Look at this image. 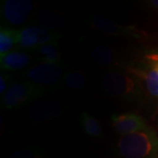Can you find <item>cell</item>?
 Returning a JSON list of instances; mask_svg holds the SVG:
<instances>
[{"instance_id": "1", "label": "cell", "mask_w": 158, "mask_h": 158, "mask_svg": "<svg viewBox=\"0 0 158 158\" xmlns=\"http://www.w3.org/2000/svg\"><path fill=\"white\" fill-rule=\"evenodd\" d=\"M123 158H155L158 155V134L148 127L133 134L121 135L117 144Z\"/></svg>"}, {"instance_id": "2", "label": "cell", "mask_w": 158, "mask_h": 158, "mask_svg": "<svg viewBox=\"0 0 158 158\" xmlns=\"http://www.w3.org/2000/svg\"><path fill=\"white\" fill-rule=\"evenodd\" d=\"M101 85L107 94L119 99L138 100L143 95L141 81L128 73L106 71L101 77Z\"/></svg>"}, {"instance_id": "3", "label": "cell", "mask_w": 158, "mask_h": 158, "mask_svg": "<svg viewBox=\"0 0 158 158\" xmlns=\"http://www.w3.org/2000/svg\"><path fill=\"white\" fill-rule=\"evenodd\" d=\"M48 93V89L28 81L11 84L2 96L1 106L4 109H14L27 106Z\"/></svg>"}, {"instance_id": "4", "label": "cell", "mask_w": 158, "mask_h": 158, "mask_svg": "<svg viewBox=\"0 0 158 158\" xmlns=\"http://www.w3.org/2000/svg\"><path fill=\"white\" fill-rule=\"evenodd\" d=\"M62 34L43 27L28 26L18 30V47L25 50H36L47 44L58 43Z\"/></svg>"}, {"instance_id": "5", "label": "cell", "mask_w": 158, "mask_h": 158, "mask_svg": "<svg viewBox=\"0 0 158 158\" xmlns=\"http://www.w3.org/2000/svg\"><path fill=\"white\" fill-rule=\"evenodd\" d=\"M27 81L46 89L56 86L63 79V69L60 63L39 62L26 70Z\"/></svg>"}, {"instance_id": "6", "label": "cell", "mask_w": 158, "mask_h": 158, "mask_svg": "<svg viewBox=\"0 0 158 158\" xmlns=\"http://www.w3.org/2000/svg\"><path fill=\"white\" fill-rule=\"evenodd\" d=\"M32 0H4L1 3V19L5 27H18L27 21L34 10Z\"/></svg>"}, {"instance_id": "7", "label": "cell", "mask_w": 158, "mask_h": 158, "mask_svg": "<svg viewBox=\"0 0 158 158\" xmlns=\"http://www.w3.org/2000/svg\"><path fill=\"white\" fill-rule=\"evenodd\" d=\"M88 25L91 28L110 36L141 37L143 32L133 25H122L108 18L90 15L87 18Z\"/></svg>"}, {"instance_id": "8", "label": "cell", "mask_w": 158, "mask_h": 158, "mask_svg": "<svg viewBox=\"0 0 158 158\" xmlns=\"http://www.w3.org/2000/svg\"><path fill=\"white\" fill-rule=\"evenodd\" d=\"M111 121L113 129L120 136L146 129L148 127L141 115L134 113H113Z\"/></svg>"}, {"instance_id": "9", "label": "cell", "mask_w": 158, "mask_h": 158, "mask_svg": "<svg viewBox=\"0 0 158 158\" xmlns=\"http://www.w3.org/2000/svg\"><path fill=\"white\" fill-rule=\"evenodd\" d=\"M127 70V73L142 82L150 96L158 98V61L148 62L145 69L129 67Z\"/></svg>"}, {"instance_id": "10", "label": "cell", "mask_w": 158, "mask_h": 158, "mask_svg": "<svg viewBox=\"0 0 158 158\" xmlns=\"http://www.w3.org/2000/svg\"><path fill=\"white\" fill-rule=\"evenodd\" d=\"M62 105L56 101H41L32 106L29 116L34 122L42 123L59 117L62 113Z\"/></svg>"}, {"instance_id": "11", "label": "cell", "mask_w": 158, "mask_h": 158, "mask_svg": "<svg viewBox=\"0 0 158 158\" xmlns=\"http://www.w3.org/2000/svg\"><path fill=\"white\" fill-rule=\"evenodd\" d=\"M32 62V56L23 51L12 50L0 56L1 69L5 71H18L28 67Z\"/></svg>"}, {"instance_id": "12", "label": "cell", "mask_w": 158, "mask_h": 158, "mask_svg": "<svg viewBox=\"0 0 158 158\" xmlns=\"http://www.w3.org/2000/svg\"><path fill=\"white\" fill-rule=\"evenodd\" d=\"M91 56L98 65L104 67L118 65V58L116 52L108 46L98 45L94 47L91 50Z\"/></svg>"}, {"instance_id": "13", "label": "cell", "mask_w": 158, "mask_h": 158, "mask_svg": "<svg viewBox=\"0 0 158 158\" xmlns=\"http://www.w3.org/2000/svg\"><path fill=\"white\" fill-rule=\"evenodd\" d=\"M80 125L84 133L90 138L100 137L103 134V127L100 121L89 113H82L80 116Z\"/></svg>"}, {"instance_id": "14", "label": "cell", "mask_w": 158, "mask_h": 158, "mask_svg": "<svg viewBox=\"0 0 158 158\" xmlns=\"http://www.w3.org/2000/svg\"><path fill=\"white\" fill-rule=\"evenodd\" d=\"M35 54L40 62L60 63L62 59V53L60 51L58 43L41 46L35 50Z\"/></svg>"}, {"instance_id": "15", "label": "cell", "mask_w": 158, "mask_h": 158, "mask_svg": "<svg viewBox=\"0 0 158 158\" xmlns=\"http://www.w3.org/2000/svg\"><path fill=\"white\" fill-rule=\"evenodd\" d=\"M15 45H18V30L11 27H1L0 28V56L12 51Z\"/></svg>"}, {"instance_id": "16", "label": "cell", "mask_w": 158, "mask_h": 158, "mask_svg": "<svg viewBox=\"0 0 158 158\" xmlns=\"http://www.w3.org/2000/svg\"><path fill=\"white\" fill-rule=\"evenodd\" d=\"M62 83L69 89L83 90L88 85V77L81 70H71L64 74Z\"/></svg>"}, {"instance_id": "17", "label": "cell", "mask_w": 158, "mask_h": 158, "mask_svg": "<svg viewBox=\"0 0 158 158\" xmlns=\"http://www.w3.org/2000/svg\"><path fill=\"white\" fill-rule=\"evenodd\" d=\"M38 20L43 26V27L52 31L60 28L64 25V20L62 18L49 11H40L38 15Z\"/></svg>"}, {"instance_id": "18", "label": "cell", "mask_w": 158, "mask_h": 158, "mask_svg": "<svg viewBox=\"0 0 158 158\" xmlns=\"http://www.w3.org/2000/svg\"><path fill=\"white\" fill-rule=\"evenodd\" d=\"M9 158H42V156L38 148H27L13 152Z\"/></svg>"}, {"instance_id": "19", "label": "cell", "mask_w": 158, "mask_h": 158, "mask_svg": "<svg viewBox=\"0 0 158 158\" xmlns=\"http://www.w3.org/2000/svg\"><path fill=\"white\" fill-rule=\"evenodd\" d=\"M11 76H9L6 72H2L0 75V94L3 96L6 92V90L9 89V87L11 86Z\"/></svg>"}, {"instance_id": "20", "label": "cell", "mask_w": 158, "mask_h": 158, "mask_svg": "<svg viewBox=\"0 0 158 158\" xmlns=\"http://www.w3.org/2000/svg\"><path fill=\"white\" fill-rule=\"evenodd\" d=\"M144 61L146 62H151L158 61V48L149 50L144 54Z\"/></svg>"}, {"instance_id": "21", "label": "cell", "mask_w": 158, "mask_h": 158, "mask_svg": "<svg viewBox=\"0 0 158 158\" xmlns=\"http://www.w3.org/2000/svg\"><path fill=\"white\" fill-rule=\"evenodd\" d=\"M148 5L151 6L152 8H154L155 10L158 11V0H151V1H148Z\"/></svg>"}]
</instances>
